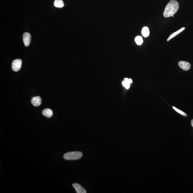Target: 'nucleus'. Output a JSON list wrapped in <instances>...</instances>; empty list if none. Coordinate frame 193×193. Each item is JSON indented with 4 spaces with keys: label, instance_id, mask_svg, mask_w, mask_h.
<instances>
[{
    "label": "nucleus",
    "instance_id": "1",
    "mask_svg": "<svg viewBox=\"0 0 193 193\" xmlns=\"http://www.w3.org/2000/svg\"><path fill=\"white\" fill-rule=\"evenodd\" d=\"M179 4L177 1L171 0L167 4L164 13L165 18H168L174 15L178 11Z\"/></svg>",
    "mask_w": 193,
    "mask_h": 193
},
{
    "label": "nucleus",
    "instance_id": "2",
    "mask_svg": "<svg viewBox=\"0 0 193 193\" xmlns=\"http://www.w3.org/2000/svg\"><path fill=\"white\" fill-rule=\"evenodd\" d=\"M83 156L82 153L79 151L71 152L66 153L63 156L64 159L67 160H78Z\"/></svg>",
    "mask_w": 193,
    "mask_h": 193
},
{
    "label": "nucleus",
    "instance_id": "3",
    "mask_svg": "<svg viewBox=\"0 0 193 193\" xmlns=\"http://www.w3.org/2000/svg\"><path fill=\"white\" fill-rule=\"evenodd\" d=\"M22 64V61L21 59L14 60L12 63L11 68L13 71H18L21 69Z\"/></svg>",
    "mask_w": 193,
    "mask_h": 193
},
{
    "label": "nucleus",
    "instance_id": "4",
    "mask_svg": "<svg viewBox=\"0 0 193 193\" xmlns=\"http://www.w3.org/2000/svg\"><path fill=\"white\" fill-rule=\"evenodd\" d=\"M31 34L28 32L24 33L23 36V41L24 45L28 47L31 41Z\"/></svg>",
    "mask_w": 193,
    "mask_h": 193
},
{
    "label": "nucleus",
    "instance_id": "5",
    "mask_svg": "<svg viewBox=\"0 0 193 193\" xmlns=\"http://www.w3.org/2000/svg\"><path fill=\"white\" fill-rule=\"evenodd\" d=\"M178 65L184 71H188L191 67V64L187 61H181L178 63Z\"/></svg>",
    "mask_w": 193,
    "mask_h": 193
},
{
    "label": "nucleus",
    "instance_id": "6",
    "mask_svg": "<svg viewBox=\"0 0 193 193\" xmlns=\"http://www.w3.org/2000/svg\"><path fill=\"white\" fill-rule=\"evenodd\" d=\"M73 187L75 189L77 193H86L85 189L80 185L79 184L74 183L72 184Z\"/></svg>",
    "mask_w": 193,
    "mask_h": 193
},
{
    "label": "nucleus",
    "instance_id": "7",
    "mask_svg": "<svg viewBox=\"0 0 193 193\" xmlns=\"http://www.w3.org/2000/svg\"><path fill=\"white\" fill-rule=\"evenodd\" d=\"M31 103L34 106L38 107L41 105V99L39 96L33 97L31 99Z\"/></svg>",
    "mask_w": 193,
    "mask_h": 193
},
{
    "label": "nucleus",
    "instance_id": "8",
    "mask_svg": "<svg viewBox=\"0 0 193 193\" xmlns=\"http://www.w3.org/2000/svg\"><path fill=\"white\" fill-rule=\"evenodd\" d=\"M43 115L47 118H50L52 116L53 112L52 110L49 108H46L42 111Z\"/></svg>",
    "mask_w": 193,
    "mask_h": 193
},
{
    "label": "nucleus",
    "instance_id": "9",
    "mask_svg": "<svg viewBox=\"0 0 193 193\" xmlns=\"http://www.w3.org/2000/svg\"><path fill=\"white\" fill-rule=\"evenodd\" d=\"M150 30L148 27H144L142 30V34L145 38L149 36L150 35Z\"/></svg>",
    "mask_w": 193,
    "mask_h": 193
},
{
    "label": "nucleus",
    "instance_id": "10",
    "mask_svg": "<svg viewBox=\"0 0 193 193\" xmlns=\"http://www.w3.org/2000/svg\"><path fill=\"white\" fill-rule=\"evenodd\" d=\"M54 6L58 8H61L64 7V3L62 0H55L54 2Z\"/></svg>",
    "mask_w": 193,
    "mask_h": 193
},
{
    "label": "nucleus",
    "instance_id": "11",
    "mask_svg": "<svg viewBox=\"0 0 193 193\" xmlns=\"http://www.w3.org/2000/svg\"><path fill=\"white\" fill-rule=\"evenodd\" d=\"M185 29V28H184V27H182V28L178 30V31H176L175 32L171 34V35H170L169 37L167 39V41H169L171 39L174 38V37L176 36V35H178V34L180 33L182 31H184V29Z\"/></svg>",
    "mask_w": 193,
    "mask_h": 193
},
{
    "label": "nucleus",
    "instance_id": "12",
    "mask_svg": "<svg viewBox=\"0 0 193 193\" xmlns=\"http://www.w3.org/2000/svg\"><path fill=\"white\" fill-rule=\"evenodd\" d=\"M135 41L138 45H141L143 43V39L142 37L140 36H138L136 37L135 38Z\"/></svg>",
    "mask_w": 193,
    "mask_h": 193
},
{
    "label": "nucleus",
    "instance_id": "13",
    "mask_svg": "<svg viewBox=\"0 0 193 193\" xmlns=\"http://www.w3.org/2000/svg\"><path fill=\"white\" fill-rule=\"evenodd\" d=\"M173 108L174 110H175V111H176L177 112H178L179 113V114H181L182 115L184 116V117L187 116V114H186V113L184 112L181 111V110L178 109L176 108L174 106L173 107Z\"/></svg>",
    "mask_w": 193,
    "mask_h": 193
},
{
    "label": "nucleus",
    "instance_id": "14",
    "mask_svg": "<svg viewBox=\"0 0 193 193\" xmlns=\"http://www.w3.org/2000/svg\"><path fill=\"white\" fill-rule=\"evenodd\" d=\"M122 83L123 86L125 87L126 89H128L129 88L130 84L129 83L124 81H122Z\"/></svg>",
    "mask_w": 193,
    "mask_h": 193
},
{
    "label": "nucleus",
    "instance_id": "15",
    "mask_svg": "<svg viewBox=\"0 0 193 193\" xmlns=\"http://www.w3.org/2000/svg\"><path fill=\"white\" fill-rule=\"evenodd\" d=\"M191 124L192 126V127H193V119L191 120Z\"/></svg>",
    "mask_w": 193,
    "mask_h": 193
}]
</instances>
